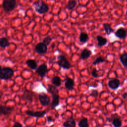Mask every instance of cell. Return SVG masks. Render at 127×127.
<instances>
[{"label": "cell", "mask_w": 127, "mask_h": 127, "mask_svg": "<svg viewBox=\"0 0 127 127\" xmlns=\"http://www.w3.org/2000/svg\"><path fill=\"white\" fill-rule=\"evenodd\" d=\"M35 11L39 14H44L49 10V6L42 0H39L33 4Z\"/></svg>", "instance_id": "obj_1"}, {"label": "cell", "mask_w": 127, "mask_h": 127, "mask_svg": "<svg viewBox=\"0 0 127 127\" xmlns=\"http://www.w3.org/2000/svg\"><path fill=\"white\" fill-rule=\"evenodd\" d=\"M14 74V71L12 68L8 67H4L0 69V77L1 79H8Z\"/></svg>", "instance_id": "obj_2"}, {"label": "cell", "mask_w": 127, "mask_h": 127, "mask_svg": "<svg viewBox=\"0 0 127 127\" xmlns=\"http://www.w3.org/2000/svg\"><path fill=\"white\" fill-rule=\"evenodd\" d=\"M16 0H4L2 2V7L6 12H9L15 8Z\"/></svg>", "instance_id": "obj_3"}, {"label": "cell", "mask_w": 127, "mask_h": 127, "mask_svg": "<svg viewBox=\"0 0 127 127\" xmlns=\"http://www.w3.org/2000/svg\"><path fill=\"white\" fill-rule=\"evenodd\" d=\"M58 64L64 69H69L71 67L70 63L67 61L64 55H59L57 57Z\"/></svg>", "instance_id": "obj_4"}, {"label": "cell", "mask_w": 127, "mask_h": 127, "mask_svg": "<svg viewBox=\"0 0 127 127\" xmlns=\"http://www.w3.org/2000/svg\"><path fill=\"white\" fill-rule=\"evenodd\" d=\"M35 51L39 54H44L47 51V46L43 42H40L35 46Z\"/></svg>", "instance_id": "obj_5"}, {"label": "cell", "mask_w": 127, "mask_h": 127, "mask_svg": "<svg viewBox=\"0 0 127 127\" xmlns=\"http://www.w3.org/2000/svg\"><path fill=\"white\" fill-rule=\"evenodd\" d=\"M47 71H48L47 66L45 64H43L40 65L36 70V73L42 77H43L45 76Z\"/></svg>", "instance_id": "obj_6"}, {"label": "cell", "mask_w": 127, "mask_h": 127, "mask_svg": "<svg viewBox=\"0 0 127 127\" xmlns=\"http://www.w3.org/2000/svg\"><path fill=\"white\" fill-rule=\"evenodd\" d=\"M39 98L41 104L44 106H48L50 102L49 97L44 93L40 94L39 95Z\"/></svg>", "instance_id": "obj_7"}, {"label": "cell", "mask_w": 127, "mask_h": 127, "mask_svg": "<svg viewBox=\"0 0 127 127\" xmlns=\"http://www.w3.org/2000/svg\"><path fill=\"white\" fill-rule=\"evenodd\" d=\"M108 84L110 88L112 89H116L119 87L120 85V81L118 79L114 78L110 80L108 82Z\"/></svg>", "instance_id": "obj_8"}, {"label": "cell", "mask_w": 127, "mask_h": 127, "mask_svg": "<svg viewBox=\"0 0 127 127\" xmlns=\"http://www.w3.org/2000/svg\"><path fill=\"white\" fill-rule=\"evenodd\" d=\"M115 35L120 39H124L127 36V31L124 28H120L115 32Z\"/></svg>", "instance_id": "obj_9"}, {"label": "cell", "mask_w": 127, "mask_h": 127, "mask_svg": "<svg viewBox=\"0 0 127 127\" xmlns=\"http://www.w3.org/2000/svg\"><path fill=\"white\" fill-rule=\"evenodd\" d=\"M25 113L27 115H29L32 117H42L46 114V112L45 111H40V112H33L31 111H26Z\"/></svg>", "instance_id": "obj_10"}, {"label": "cell", "mask_w": 127, "mask_h": 127, "mask_svg": "<svg viewBox=\"0 0 127 127\" xmlns=\"http://www.w3.org/2000/svg\"><path fill=\"white\" fill-rule=\"evenodd\" d=\"M112 120V124L114 127H121L122 126V121L120 118L118 116V115H116V116L114 117Z\"/></svg>", "instance_id": "obj_11"}, {"label": "cell", "mask_w": 127, "mask_h": 127, "mask_svg": "<svg viewBox=\"0 0 127 127\" xmlns=\"http://www.w3.org/2000/svg\"><path fill=\"white\" fill-rule=\"evenodd\" d=\"M91 54H92V52L90 50L85 48L81 52L80 58L81 59H82V60L88 59L91 56Z\"/></svg>", "instance_id": "obj_12"}, {"label": "cell", "mask_w": 127, "mask_h": 127, "mask_svg": "<svg viewBox=\"0 0 127 127\" xmlns=\"http://www.w3.org/2000/svg\"><path fill=\"white\" fill-rule=\"evenodd\" d=\"M52 95L53 100H52L51 106H52V108L54 109L57 106H58L59 104V96L58 93L53 94H52Z\"/></svg>", "instance_id": "obj_13"}, {"label": "cell", "mask_w": 127, "mask_h": 127, "mask_svg": "<svg viewBox=\"0 0 127 127\" xmlns=\"http://www.w3.org/2000/svg\"><path fill=\"white\" fill-rule=\"evenodd\" d=\"M96 39L98 41V46L99 47H102L105 45L108 42L106 38L102 37L101 35H98L96 37Z\"/></svg>", "instance_id": "obj_14"}, {"label": "cell", "mask_w": 127, "mask_h": 127, "mask_svg": "<svg viewBox=\"0 0 127 127\" xmlns=\"http://www.w3.org/2000/svg\"><path fill=\"white\" fill-rule=\"evenodd\" d=\"M74 85V82L73 80L70 78H67L64 83V85L65 87L68 90H72L73 88Z\"/></svg>", "instance_id": "obj_15"}, {"label": "cell", "mask_w": 127, "mask_h": 127, "mask_svg": "<svg viewBox=\"0 0 127 127\" xmlns=\"http://www.w3.org/2000/svg\"><path fill=\"white\" fill-rule=\"evenodd\" d=\"M26 64L32 69H35L37 66V64L36 62L33 59L27 60L26 62Z\"/></svg>", "instance_id": "obj_16"}, {"label": "cell", "mask_w": 127, "mask_h": 127, "mask_svg": "<svg viewBox=\"0 0 127 127\" xmlns=\"http://www.w3.org/2000/svg\"><path fill=\"white\" fill-rule=\"evenodd\" d=\"M11 111V108L5 106H1L0 107V115H8L10 113Z\"/></svg>", "instance_id": "obj_17"}, {"label": "cell", "mask_w": 127, "mask_h": 127, "mask_svg": "<svg viewBox=\"0 0 127 127\" xmlns=\"http://www.w3.org/2000/svg\"><path fill=\"white\" fill-rule=\"evenodd\" d=\"M75 122L72 119H69L64 123V127H75Z\"/></svg>", "instance_id": "obj_18"}, {"label": "cell", "mask_w": 127, "mask_h": 127, "mask_svg": "<svg viewBox=\"0 0 127 127\" xmlns=\"http://www.w3.org/2000/svg\"><path fill=\"white\" fill-rule=\"evenodd\" d=\"M89 39L88 35L85 32H81L79 35V40L81 43H85L88 41Z\"/></svg>", "instance_id": "obj_19"}, {"label": "cell", "mask_w": 127, "mask_h": 127, "mask_svg": "<svg viewBox=\"0 0 127 127\" xmlns=\"http://www.w3.org/2000/svg\"><path fill=\"white\" fill-rule=\"evenodd\" d=\"M120 60L123 65L127 68V53H124L120 56Z\"/></svg>", "instance_id": "obj_20"}, {"label": "cell", "mask_w": 127, "mask_h": 127, "mask_svg": "<svg viewBox=\"0 0 127 127\" xmlns=\"http://www.w3.org/2000/svg\"><path fill=\"white\" fill-rule=\"evenodd\" d=\"M103 28L105 30V33L107 34V35H110L111 33H112L113 32V29L111 28L110 25L108 23H104L103 24Z\"/></svg>", "instance_id": "obj_21"}, {"label": "cell", "mask_w": 127, "mask_h": 127, "mask_svg": "<svg viewBox=\"0 0 127 127\" xmlns=\"http://www.w3.org/2000/svg\"><path fill=\"white\" fill-rule=\"evenodd\" d=\"M51 82L56 86H60L61 85V79L58 76L54 77L52 78Z\"/></svg>", "instance_id": "obj_22"}, {"label": "cell", "mask_w": 127, "mask_h": 127, "mask_svg": "<svg viewBox=\"0 0 127 127\" xmlns=\"http://www.w3.org/2000/svg\"><path fill=\"white\" fill-rule=\"evenodd\" d=\"M9 42L7 39L5 37H2L0 39V45L1 48H5L9 46Z\"/></svg>", "instance_id": "obj_23"}, {"label": "cell", "mask_w": 127, "mask_h": 127, "mask_svg": "<svg viewBox=\"0 0 127 127\" xmlns=\"http://www.w3.org/2000/svg\"><path fill=\"white\" fill-rule=\"evenodd\" d=\"M76 4V2L75 0H69L67 1V8L68 10H71L74 8Z\"/></svg>", "instance_id": "obj_24"}, {"label": "cell", "mask_w": 127, "mask_h": 127, "mask_svg": "<svg viewBox=\"0 0 127 127\" xmlns=\"http://www.w3.org/2000/svg\"><path fill=\"white\" fill-rule=\"evenodd\" d=\"M78 126L79 127H88L87 119L85 118L80 120L78 123Z\"/></svg>", "instance_id": "obj_25"}, {"label": "cell", "mask_w": 127, "mask_h": 127, "mask_svg": "<svg viewBox=\"0 0 127 127\" xmlns=\"http://www.w3.org/2000/svg\"><path fill=\"white\" fill-rule=\"evenodd\" d=\"M49 91L51 93V94L58 93V90L56 86L49 85Z\"/></svg>", "instance_id": "obj_26"}, {"label": "cell", "mask_w": 127, "mask_h": 127, "mask_svg": "<svg viewBox=\"0 0 127 127\" xmlns=\"http://www.w3.org/2000/svg\"><path fill=\"white\" fill-rule=\"evenodd\" d=\"M105 62V60L102 58L101 57H99L98 58H97V59L93 62L92 64L93 65H96L99 63H103Z\"/></svg>", "instance_id": "obj_27"}, {"label": "cell", "mask_w": 127, "mask_h": 127, "mask_svg": "<svg viewBox=\"0 0 127 127\" xmlns=\"http://www.w3.org/2000/svg\"><path fill=\"white\" fill-rule=\"evenodd\" d=\"M52 40V38L50 36H47V37H46L43 39V43H44L46 45L48 46L51 43Z\"/></svg>", "instance_id": "obj_28"}, {"label": "cell", "mask_w": 127, "mask_h": 127, "mask_svg": "<svg viewBox=\"0 0 127 127\" xmlns=\"http://www.w3.org/2000/svg\"><path fill=\"white\" fill-rule=\"evenodd\" d=\"M91 74L94 77H98V71L97 70V69L95 68H93V69L92 70Z\"/></svg>", "instance_id": "obj_29"}, {"label": "cell", "mask_w": 127, "mask_h": 127, "mask_svg": "<svg viewBox=\"0 0 127 127\" xmlns=\"http://www.w3.org/2000/svg\"><path fill=\"white\" fill-rule=\"evenodd\" d=\"M98 94V93L97 92V91L95 90H93L91 92V95L92 96H94V97H97V95Z\"/></svg>", "instance_id": "obj_30"}, {"label": "cell", "mask_w": 127, "mask_h": 127, "mask_svg": "<svg viewBox=\"0 0 127 127\" xmlns=\"http://www.w3.org/2000/svg\"><path fill=\"white\" fill-rule=\"evenodd\" d=\"M13 127H23L21 124H20L18 122H16V123H15Z\"/></svg>", "instance_id": "obj_31"}, {"label": "cell", "mask_w": 127, "mask_h": 127, "mask_svg": "<svg viewBox=\"0 0 127 127\" xmlns=\"http://www.w3.org/2000/svg\"><path fill=\"white\" fill-rule=\"evenodd\" d=\"M122 97L124 99H127V93L125 92L124 93H123V94L122 95Z\"/></svg>", "instance_id": "obj_32"}, {"label": "cell", "mask_w": 127, "mask_h": 127, "mask_svg": "<svg viewBox=\"0 0 127 127\" xmlns=\"http://www.w3.org/2000/svg\"><path fill=\"white\" fill-rule=\"evenodd\" d=\"M47 120H48V121H49V122H52V121H54V120H53V119L52 118V117H50V116H49V117H47Z\"/></svg>", "instance_id": "obj_33"}, {"label": "cell", "mask_w": 127, "mask_h": 127, "mask_svg": "<svg viewBox=\"0 0 127 127\" xmlns=\"http://www.w3.org/2000/svg\"></svg>", "instance_id": "obj_34"}]
</instances>
